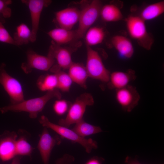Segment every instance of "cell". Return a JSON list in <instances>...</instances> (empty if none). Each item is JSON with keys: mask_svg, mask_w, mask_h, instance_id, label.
I'll use <instances>...</instances> for the list:
<instances>
[{"mask_svg": "<svg viewBox=\"0 0 164 164\" xmlns=\"http://www.w3.org/2000/svg\"><path fill=\"white\" fill-rule=\"evenodd\" d=\"M61 94L57 89L47 92L44 95L38 97L24 100L16 104L9 105L0 108L2 113L9 111L14 112L24 111L29 113L31 118H36L38 114L43 109L47 103L50 99L56 98L60 99Z\"/></svg>", "mask_w": 164, "mask_h": 164, "instance_id": "cell-1", "label": "cell"}, {"mask_svg": "<svg viewBox=\"0 0 164 164\" xmlns=\"http://www.w3.org/2000/svg\"><path fill=\"white\" fill-rule=\"evenodd\" d=\"M39 121L43 126L50 128L61 137L80 145L88 153H90L93 149L97 148V143L96 141L91 138L87 139L82 137L72 129L51 122L44 115L41 116Z\"/></svg>", "mask_w": 164, "mask_h": 164, "instance_id": "cell-2", "label": "cell"}, {"mask_svg": "<svg viewBox=\"0 0 164 164\" xmlns=\"http://www.w3.org/2000/svg\"><path fill=\"white\" fill-rule=\"evenodd\" d=\"M125 22L130 36L142 47L150 50L154 43V39L147 31L145 21L139 16L131 15L126 19Z\"/></svg>", "mask_w": 164, "mask_h": 164, "instance_id": "cell-3", "label": "cell"}, {"mask_svg": "<svg viewBox=\"0 0 164 164\" xmlns=\"http://www.w3.org/2000/svg\"><path fill=\"white\" fill-rule=\"evenodd\" d=\"M94 103L93 96L90 94L84 93L78 97L71 104L64 118L60 119L58 124L67 128L75 124L83 119V116L87 106Z\"/></svg>", "mask_w": 164, "mask_h": 164, "instance_id": "cell-4", "label": "cell"}, {"mask_svg": "<svg viewBox=\"0 0 164 164\" xmlns=\"http://www.w3.org/2000/svg\"><path fill=\"white\" fill-rule=\"evenodd\" d=\"M102 6L101 1L94 0L86 5L80 10L78 27L76 31V39L82 38L87 31L96 21L100 16Z\"/></svg>", "mask_w": 164, "mask_h": 164, "instance_id": "cell-5", "label": "cell"}, {"mask_svg": "<svg viewBox=\"0 0 164 164\" xmlns=\"http://www.w3.org/2000/svg\"><path fill=\"white\" fill-rule=\"evenodd\" d=\"M86 68L89 77L102 82H108L110 73L106 68L98 53L87 46Z\"/></svg>", "mask_w": 164, "mask_h": 164, "instance_id": "cell-6", "label": "cell"}, {"mask_svg": "<svg viewBox=\"0 0 164 164\" xmlns=\"http://www.w3.org/2000/svg\"><path fill=\"white\" fill-rule=\"evenodd\" d=\"M4 63L0 66V84L9 95L11 104L19 103L25 100L22 86L18 80L7 72Z\"/></svg>", "mask_w": 164, "mask_h": 164, "instance_id": "cell-7", "label": "cell"}, {"mask_svg": "<svg viewBox=\"0 0 164 164\" xmlns=\"http://www.w3.org/2000/svg\"><path fill=\"white\" fill-rule=\"evenodd\" d=\"M26 55L27 61L22 63L21 68L27 74L31 72L33 69L48 70L53 66L55 61L48 54L46 56L42 55L31 50L27 51Z\"/></svg>", "mask_w": 164, "mask_h": 164, "instance_id": "cell-8", "label": "cell"}, {"mask_svg": "<svg viewBox=\"0 0 164 164\" xmlns=\"http://www.w3.org/2000/svg\"><path fill=\"white\" fill-rule=\"evenodd\" d=\"M22 2L28 7L30 12L31 23V42L33 43L36 39L41 15L44 7L48 6L51 1L45 0H23Z\"/></svg>", "mask_w": 164, "mask_h": 164, "instance_id": "cell-9", "label": "cell"}, {"mask_svg": "<svg viewBox=\"0 0 164 164\" xmlns=\"http://www.w3.org/2000/svg\"><path fill=\"white\" fill-rule=\"evenodd\" d=\"M139 96L136 89L131 86L116 90V101L125 111H131L137 105Z\"/></svg>", "mask_w": 164, "mask_h": 164, "instance_id": "cell-10", "label": "cell"}, {"mask_svg": "<svg viewBox=\"0 0 164 164\" xmlns=\"http://www.w3.org/2000/svg\"><path fill=\"white\" fill-rule=\"evenodd\" d=\"M58 137H53L47 128L44 127L40 135L37 145L44 164H48L51 152L54 147L61 143Z\"/></svg>", "mask_w": 164, "mask_h": 164, "instance_id": "cell-11", "label": "cell"}, {"mask_svg": "<svg viewBox=\"0 0 164 164\" xmlns=\"http://www.w3.org/2000/svg\"><path fill=\"white\" fill-rule=\"evenodd\" d=\"M17 135L14 132H6L0 137V159L9 161L17 156L16 142Z\"/></svg>", "mask_w": 164, "mask_h": 164, "instance_id": "cell-12", "label": "cell"}, {"mask_svg": "<svg viewBox=\"0 0 164 164\" xmlns=\"http://www.w3.org/2000/svg\"><path fill=\"white\" fill-rule=\"evenodd\" d=\"M80 10L76 8H68L56 13L55 20L60 28L71 30L78 22Z\"/></svg>", "mask_w": 164, "mask_h": 164, "instance_id": "cell-13", "label": "cell"}, {"mask_svg": "<svg viewBox=\"0 0 164 164\" xmlns=\"http://www.w3.org/2000/svg\"><path fill=\"white\" fill-rule=\"evenodd\" d=\"M48 54L56 60L57 64L56 65L60 69H68L73 63L71 51L53 41L49 48Z\"/></svg>", "mask_w": 164, "mask_h": 164, "instance_id": "cell-14", "label": "cell"}, {"mask_svg": "<svg viewBox=\"0 0 164 164\" xmlns=\"http://www.w3.org/2000/svg\"><path fill=\"white\" fill-rule=\"evenodd\" d=\"M135 77L134 72L128 70L125 72L120 71L114 72L110 74L108 81L109 87L116 90L125 87Z\"/></svg>", "mask_w": 164, "mask_h": 164, "instance_id": "cell-15", "label": "cell"}, {"mask_svg": "<svg viewBox=\"0 0 164 164\" xmlns=\"http://www.w3.org/2000/svg\"><path fill=\"white\" fill-rule=\"evenodd\" d=\"M111 43L122 57L129 58L133 55L134 49L132 44L126 37L120 35L115 36L112 38Z\"/></svg>", "mask_w": 164, "mask_h": 164, "instance_id": "cell-16", "label": "cell"}, {"mask_svg": "<svg viewBox=\"0 0 164 164\" xmlns=\"http://www.w3.org/2000/svg\"><path fill=\"white\" fill-rule=\"evenodd\" d=\"M68 69V74L73 82L86 89L89 76L85 67L80 63L73 62Z\"/></svg>", "mask_w": 164, "mask_h": 164, "instance_id": "cell-17", "label": "cell"}, {"mask_svg": "<svg viewBox=\"0 0 164 164\" xmlns=\"http://www.w3.org/2000/svg\"><path fill=\"white\" fill-rule=\"evenodd\" d=\"M47 34L54 43L58 45L68 43L75 39L76 31L59 28L50 31Z\"/></svg>", "mask_w": 164, "mask_h": 164, "instance_id": "cell-18", "label": "cell"}, {"mask_svg": "<svg viewBox=\"0 0 164 164\" xmlns=\"http://www.w3.org/2000/svg\"><path fill=\"white\" fill-rule=\"evenodd\" d=\"M164 12V1H159L150 4L141 11L139 16L144 21L155 19Z\"/></svg>", "mask_w": 164, "mask_h": 164, "instance_id": "cell-19", "label": "cell"}, {"mask_svg": "<svg viewBox=\"0 0 164 164\" xmlns=\"http://www.w3.org/2000/svg\"><path fill=\"white\" fill-rule=\"evenodd\" d=\"M100 16L103 21L108 22L119 21L123 17L119 8L117 6L112 4H107L102 6Z\"/></svg>", "mask_w": 164, "mask_h": 164, "instance_id": "cell-20", "label": "cell"}, {"mask_svg": "<svg viewBox=\"0 0 164 164\" xmlns=\"http://www.w3.org/2000/svg\"><path fill=\"white\" fill-rule=\"evenodd\" d=\"M85 35L87 46L91 47L101 43L104 39L105 33L102 28L94 26L90 27Z\"/></svg>", "mask_w": 164, "mask_h": 164, "instance_id": "cell-21", "label": "cell"}, {"mask_svg": "<svg viewBox=\"0 0 164 164\" xmlns=\"http://www.w3.org/2000/svg\"><path fill=\"white\" fill-rule=\"evenodd\" d=\"M72 129L78 135L84 138L102 131L99 126L90 124L83 119L75 124Z\"/></svg>", "mask_w": 164, "mask_h": 164, "instance_id": "cell-22", "label": "cell"}, {"mask_svg": "<svg viewBox=\"0 0 164 164\" xmlns=\"http://www.w3.org/2000/svg\"><path fill=\"white\" fill-rule=\"evenodd\" d=\"M31 30L25 23H22L17 26L14 34L13 39L16 46L26 44L31 42Z\"/></svg>", "mask_w": 164, "mask_h": 164, "instance_id": "cell-23", "label": "cell"}, {"mask_svg": "<svg viewBox=\"0 0 164 164\" xmlns=\"http://www.w3.org/2000/svg\"><path fill=\"white\" fill-rule=\"evenodd\" d=\"M36 84L38 88L43 91L47 92L57 89L56 76L54 73L42 75L38 78Z\"/></svg>", "mask_w": 164, "mask_h": 164, "instance_id": "cell-24", "label": "cell"}, {"mask_svg": "<svg viewBox=\"0 0 164 164\" xmlns=\"http://www.w3.org/2000/svg\"><path fill=\"white\" fill-rule=\"evenodd\" d=\"M53 73L57 78V89L63 92L68 91L73 82L68 74L61 70H57Z\"/></svg>", "mask_w": 164, "mask_h": 164, "instance_id": "cell-25", "label": "cell"}, {"mask_svg": "<svg viewBox=\"0 0 164 164\" xmlns=\"http://www.w3.org/2000/svg\"><path fill=\"white\" fill-rule=\"evenodd\" d=\"M33 148L24 137H20L16 142V151L17 156H30Z\"/></svg>", "mask_w": 164, "mask_h": 164, "instance_id": "cell-26", "label": "cell"}, {"mask_svg": "<svg viewBox=\"0 0 164 164\" xmlns=\"http://www.w3.org/2000/svg\"><path fill=\"white\" fill-rule=\"evenodd\" d=\"M5 22L4 18L0 15V42L15 45L13 37L3 25Z\"/></svg>", "mask_w": 164, "mask_h": 164, "instance_id": "cell-27", "label": "cell"}, {"mask_svg": "<svg viewBox=\"0 0 164 164\" xmlns=\"http://www.w3.org/2000/svg\"><path fill=\"white\" fill-rule=\"evenodd\" d=\"M71 103L65 100L58 99L56 101L53 105V109L58 115H62L67 112Z\"/></svg>", "mask_w": 164, "mask_h": 164, "instance_id": "cell-28", "label": "cell"}, {"mask_svg": "<svg viewBox=\"0 0 164 164\" xmlns=\"http://www.w3.org/2000/svg\"><path fill=\"white\" fill-rule=\"evenodd\" d=\"M12 3L11 0H0V15L4 18H8L11 16L12 10L8 5Z\"/></svg>", "mask_w": 164, "mask_h": 164, "instance_id": "cell-29", "label": "cell"}, {"mask_svg": "<svg viewBox=\"0 0 164 164\" xmlns=\"http://www.w3.org/2000/svg\"><path fill=\"white\" fill-rule=\"evenodd\" d=\"M75 158L73 156L66 154L56 160V164H72Z\"/></svg>", "mask_w": 164, "mask_h": 164, "instance_id": "cell-30", "label": "cell"}, {"mask_svg": "<svg viewBox=\"0 0 164 164\" xmlns=\"http://www.w3.org/2000/svg\"><path fill=\"white\" fill-rule=\"evenodd\" d=\"M104 161L103 158L94 156L90 158L84 164H102Z\"/></svg>", "mask_w": 164, "mask_h": 164, "instance_id": "cell-31", "label": "cell"}, {"mask_svg": "<svg viewBox=\"0 0 164 164\" xmlns=\"http://www.w3.org/2000/svg\"><path fill=\"white\" fill-rule=\"evenodd\" d=\"M11 164H20V157L19 156H16L13 159Z\"/></svg>", "mask_w": 164, "mask_h": 164, "instance_id": "cell-32", "label": "cell"}, {"mask_svg": "<svg viewBox=\"0 0 164 164\" xmlns=\"http://www.w3.org/2000/svg\"><path fill=\"white\" fill-rule=\"evenodd\" d=\"M128 164H141L138 161L134 160L132 161L128 162Z\"/></svg>", "mask_w": 164, "mask_h": 164, "instance_id": "cell-33", "label": "cell"}]
</instances>
